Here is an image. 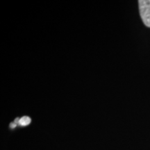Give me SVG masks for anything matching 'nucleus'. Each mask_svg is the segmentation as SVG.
<instances>
[{"label": "nucleus", "instance_id": "nucleus-1", "mask_svg": "<svg viewBox=\"0 0 150 150\" xmlns=\"http://www.w3.org/2000/svg\"><path fill=\"white\" fill-rule=\"evenodd\" d=\"M140 15L145 26L150 28V0L138 1Z\"/></svg>", "mask_w": 150, "mask_h": 150}, {"label": "nucleus", "instance_id": "nucleus-2", "mask_svg": "<svg viewBox=\"0 0 150 150\" xmlns=\"http://www.w3.org/2000/svg\"><path fill=\"white\" fill-rule=\"evenodd\" d=\"M31 120L29 116H23V117L20 118L18 121V124L22 127H25L29 125L31 123Z\"/></svg>", "mask_w": 150, "mask_h": 150}, {"label": "nucleus", "instance_id": "nucleus-3", "mask_svg": "<svg viewBox=\"0 0 150 150\" xmlns=\"http://www.w3.org/2000/svg\"><path fill=\"white\" fill-rule=\"evenodd\" d=\"M16 126H17V123H16V122L11 123V125H10V127H11V129H14V128H16Z\"/></svg>", "mask_w": 150, "mask_h": 150}]
</instances>
